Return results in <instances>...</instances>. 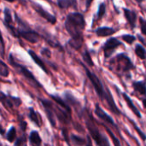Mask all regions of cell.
Listing matches in <instances>:
<instances>
[{
    "instance_id": "obj_30",
    "label": "cell",
    "mask_w": 146,
    "mask_h": 146,
    "mask_svg": "<svg viewBox=\"0 0 146 146\" xmlns=\"http://www.w3.org/2000/svg\"><path fill=\"white\" fill-rule=\"evenodd\" d=\"M139 28L141 33L146 37V20L144 17L140 16L139 17Z\"/></svg>"
},
{
    "instance_id": "obj_6",
    "label": "cell",
    "mask_w": 146,
    "mask_h": 146,
    "mask_svg": "<svg viewBox=\"0 0 146 146\" xmlns=\"http://www.w3.org/2000/svg\"><path fill=\"white\" fill-rule=\"evenodd\" d=\"M110 68L116 72L129 73L132 70L136 69V66L133 64L131 58L126 53H119L114 58L110 61Z\"/></svg>"
},
{
    "instance_id": "obj_1",
    "label": "cell",
    "mask_w": 146,
    "mask_h": 146,
    "mask_svg": "<svg viewBox=\"0 0 146 146\" xmlns=\"http://www.w3.org/2000/svg\"><path fill=\"white\" fill-rule=\"evenodd\" d=\"M66 31L70 36L68 44L74 50H80L84 44V31L86 27L85 15L80 12H71L64 21Z\"/></svg>"
},
{
    "instance_id": "obj_18",
    "label": "cell",
    "mask_w": 146,
    "mask_h": 146,
    "mask_svg": "<svg viewBox=\"0 0 146 146\" xmlns=\"http://www.w3.org/2000/svg\"><path fill=\"white\" fill-rule=\"evenodd\" d=\"M121 96L124 99V101L126 102L127 105L128 106V108L130 109V110L135 115V116L139 119H141L142 118V115L140 113V111L139 110V109L137 108V106L134 104L133 101L132 100V98L126 93V92H122L121 93Z\"/></svg>"
},
{
    "instance_id": "obj_7",
    "label": "cell",
    "mask_w": 146,
    "mask_h": 146,
    "mask_svg": "<svg viewBox=\"0 0 146 146\" xmlns=\"http://www.w3.org/2000/svg\"><path fill=\"white\" fill-rule=\"evenodd\" d=\"M3 24L5 27L6 30L8 31V33L13 38H15L19 39V41L21 42V39H20V37H19V33H18L17 27H15V21L13 19L12 13H11V10L9 9V8L4 7L3 10Z\"/></svg>"
},
{
    "instance_id": "obj_15",
    "label": "cell",
    "mask_w": 146,
    "mask_h": 146,
    "mask_svg": "<svg viewBox=\"0 0 146 146\" xmlns=\"http://www.w3.org/2000/svg\"><path fill=\"white\" fill-rule=\"evenodd\" d=\"M118 30L116 28L111 27H98L95 29V34L98 38H105V37H111L115 33H116Z\"/></svg>"
},
{
    "instance_id": "obj_33",
    "label": "cell",
    "mask_w": 146,
    "mask_h": 146,
    "mask_svg": "<svg viewBox=\"0 0 146 146\" xmlns=\"http://www.w3.org/2000/svg\"><path fill=\"white\" fill-rule=\"evenodd\" d=\"M40 54H41V56H44V57H46V58H50L51 57V50L49 49V48H47V47H44V48H42L41 50H40Z\"/></svg>"
},
{
    "instance_id": "obj_20",
    "label": "cell",
    "mask_w": 146,
    "mask_h": 146,
    "mask_svg": "<svg viewBox=\"0 0 146 146\" xmlns=\"http://www.w3.org/2000/svg\"><path fill=\"white\" fill-rule=\"evenodd\" d=\"M27 110V118L29 119V121L32 123H33L38 128H40L41 127V121H40L38 113L33 107H28Z\"/></svg>"
},
{
    "instance_id": "obj_14",
    "label": "cell",
    "mask_w": 146,
    "mask_h": 146,
    "mask_svg": "<svg viewBox=\"0 0 146 146\" xmlns=\"http://www.w3.org/2000/svg\"><path fill=\"white\" fill-rule=\"evenodd\" d=\"M122 12H123L125 20L127 21V24L130 27V29L133 31L137 27V20L139 19L138 13L135 10L127 9L126 7L122 8Z\"/></svg>"
},
{
    "instance_id": "obj_16",
    "label": "cell",
    "mask_w": 146,
    "mask_h": 146,
    "mask_svg": "<svg viewBox=\"0 0 146 146\" xmlns=\"http://www.w3.org/2000/svg\"><path fill=\"white\" fill-rule=\"evenodd\" d=\"M27 53H28V55L30 56L31 59L36 63V65H37L39 68H41V69L43 70V72H44L45 74H49V69H48V68H47L45 62H44V60L41 59V57H39V56L37 55V53L34 52V50H31V49L27 50Z\"/></svg>"
},
{
    "instance_id": "obj_9",
    "label": "cell",
    "mask_w": 146,
    "mask_h": 146,
    "mask_svg": "<svg viewBox=\"0 0 146 146\" xmlns=\"http://www.w3.org/2000/svg\"><path fill=\"white\" fill-rule=\"evenodd\" d=\"M123 45V43L119 40L117 38L110 37L102 45L101 49L104 52V56L105 59H109L112 56L117 48Z\"/></svg>"
},
{
    "instance_id": "obj_12",
    "label": "cell",
    "mask_w": 146,
    "mask_h": 146,
    "mask_svg": "<svg viewBox=\"0 0 146 146\" xmlns=\"http://www.w3.org/2000/svg\"><path fill=\"white\" fill-rule=\"evenodd\" d=\"M0 101L1 104L8 110L17 109L22 104V101L20 98L11 96L10 94H5L3 92H1Z\"/></svg>"
},
{
    "instance_id": "obj_26",
    "label": "cell",
    "mask_w": 146,
    "mask_h": 146,
    "mask_svg": "<svg viewBox=\"0 0 146 146\" xmlns=\"http://www.w3.org/2000/svg\"><path fill=\"white\" fill-rule=\"evenodd\" d=\"M81 56H82V60L83 62L88 66V67H94V62L92 58V56L90 54V51L87 49H85V50L81 53Z\"/></svg>"
},
{
    "instance_id": "obj_2",
    "label": "cell",
    "mask_w": 146,
    "mask_h": 146,
    "mask_svg": "<svg viewBox=\"0 0 146 146\" xmlns=\"http://www.w3.org/2000/svg\"><path fill=\"white\" fill-rule=\"evenodd\" d=\"M79 63L84 68L86 75L87 79L89 80V81L91 82V84H92L93 89L95 90V92L98 95V98L101 101H103V102H104L106 104L108 109L110 110V111L111 113H113L115 115H122V112L117 107L110 90H109L105 86L104 82L100 80V78L96 74L92 73L88 68V67L86 66V64H85L84 62H82L79 61Z\"/></svg>"
},
{
    "instance_id": "obj_40",
    "label": "cell",
    "mask_w": 146,
    "mask_h": 146,
    "mask_svg": "<svg viewBox=\"0 0 146 146\" xmlns=\"http://www.w3.org/2000/svg\"><path fill=\"white\" fill-rule=\"evenodd\" d=\"M135 1H136L139 4H141L143 2H145V0H135Z\"/></svg>"
},
{
    "instance_id": "obj_21",
    "label": "cell",
    "mask_w": 146,
    "mask_h": 146,
    "mask_svg": "<svg viewBox=\"0 0 146 146\" xmlns=\"http://www.w3.org/2000/svg\"><path fill=\"white\" fill-rule=\"evenodd\" d=\"M56 5L61 9H68L73 8L77 9V0H56Z\"/></svg>"
},
{
    "instance_id": "obj_22",
    "label": "cell",
    "mask_w": 146,
    "mask_h": 146,
    "mask_svg": "<svg viewBox=\"0 0 146 146\" xmlns=\"http://www.w3.org/2000/svg\"><path fill=\"white\" fill-rule=\"evenodd\" d=\"M28 142L31 145L39 146L42 145V139L37 130H32L30 132L28 136Z\"/></svg>"
},
{
    "instance_id": "obj_3",
    "label": "cell",
    "mask_w": 146,
    "mask_h": 146,
    "mask_svg": "<svg viewBox=\"0 0 146 146\" xmlns=\"http://www.w3.org/2000/svg\"><path fill=\"white\" fill-rule=\"evenodd\" d=\"M81 117L84 118L86 127L89 132V135L92 137V140L95 142V144L97 145L103 146L110 145L108 138L104 134H103L99 131L98 126H96V122H95V120L93 118V115L91 114V112L88 110H86V107L83 108Z\"/></svg>"
},
{
    "instance_id": "obj_19",
    "label": "cell",
    "mask_w": 146,
    "mask_h": 146,
    "mask_svg": "<svg viewBox=\"0 0 146 146\" xmlns=\"http://www.w3.org/2000/svg\"><path fill=\"white\" fill-rule=\"evenodd\" d=\"M92 137L91 136H87L86 139L85 138H82L81 136L76 135V134H71L70 135V140H71V144L74 145H92Z\"/></svg>"
},
{
    "instance_id": "obj_13",
    "label": "cell",
    "mask_w": 146,
    "mask_h": 146,
    "mask_svg": "<svg viewBox=\"0 0 146 146\" xmlns=\"http://www.w3.org/2000/svg\"><path fill=\"white\" fill-rule=\"evenodd\" d=\"M62 97L64 98V99L66 100V102L73 108H74L77 110V114L80 117H81L82 115V111H83V108L81 107V104L80 102L77 99L76 97L74 96V94L70 92V91H65L62 94Z\"/></svg>"
},
{
    "instance_id": "obj_38",
    "label": "cell",
    "mask_w": 146,
    "mask_h": 146,
    "mask_svg": "<svg viewBox=\"0 0 146 146\" xmlns=\"http://www.w3.org/2000/svg\"><path fill=\"white\" fill-rule=\"evenodd\" d=\"M141 102H142V104L144 106V108L146 110V97H144V98H140Z\"/></svg>"
},
{
    "instance_id": "obj_32",
    "label": "cell",
    "mask_w": 146,
    "mask_h": 146,
    "mask_svg": "<svg viewBox=\"0 0 146 146\" xmlns=\"http://www.w3.org/2000/svg\"><path fill=\"white\" fill-rule=\"evenodd\" d=\"M62 139L65 141V143L68 145H71V140H70V137L68 135V130H67L66 127L62 128Z\"/></svg>"
},
{
    "instance_id": "obj_5",
    "label": "cell",
    "mask_w": 146,
    "mask_h": 146,
    "mask_svg": "<svg viewBox=\"0 0 146 146\" xmlns=\"http://www.w3.org/2000/svg\"><path fill=\"white\" fill-rule=\"evenodd\" d=\"M8 62L14 68V69L15 70V72L17 74H19L20 75H21L22 77H24V79L34 88L36 89H41V88H44L43 85L36 79V77L34 76V74L24 65H22L21 63L18 62L13 53H9V56H8Z\"/></svg>"
},
{
    "instance_id": "obj_31",
    "label": "cell",
    "mask_w": 146,
    "mask_h": 146,
    "mask_svg": "<svg viewBox=\"0 0 146 146\" xmlns=\"http://www.w3.org/2000/svg\"><path fill=\"white\" fill-rule=\"evenodd\" d=\"M104 128L106 129V131L109 133V134L110 135V138H111V139L113 140V143H114V145H121V142L119 141V139L113 134V133H112V131L108 127V125H106V124H104Z\"/></svg>"
},
{
    "instance_id": "obj_37",
    "label": "cell",
    "mask_w": 146,
    "mask_h": 146,
    "mask_svg": "<svg viewBox=\"0 0 146 146\" xmlns=\"http://www.w3.org/2000/svg\"><path fill=\"white\" fill-rule=\"evenodd\" d=\"M92 2H93V0H86V9H85V11H88V9H89V8L91 7Z\"/></svg>"
},
{
    "instance_id": "obj_29",
    "label": "cell",
    "mask_w": 146,
    "mask_h": 146,
    "mask_svg": "<svg viewBox=\"0 0 146 146\" xmlns=\"http://www.w3.org/2000/svg\"><path fill=\"white\" fill-rule=\"evenodd\" d=\"M27 138L25 134V133H22V135L20 137H17L16 140L14 143V145H27Z\"/></svg>"
},
{
    "instance_id": "obj_17",
    "label": "cell",
    "mask_w": 146,
    "mask_h": 146,
    "mask_svg": "<svg viewBox=\"0 0 146 146\" xmlns=\"http://www.w3.org/2000/svg\"><path fill=\"white\" fill-rule=\"evenodd\" d=\"M133 91L139 95V98L146 97V80H133L132 82Z\"/></svg>"
},
{
    "instance_id": "obj_10",
    "label": "cell",
    "mask_w": 146,
    "mask_h": 146,
    "mask_svg": "<svg viewBox=\"0 0 146 146\" xmlns=\"http://www.w3.org/2000/svg\"><path fill=\"white\" fill-rule=\"evenodd\" d=\"M30 2V4L33 8V9L41 17L43 18L44 21H46L48 23H50V25H56V22H57V18L55 15L50 13L49 11L45 10L44 8L39 4L37 2H34L33 0H29Z\"/></svg>"
},
{
    "instance_id": "obj_27",
    "label": "cell",
    "mask_w": 146,
    "mask_h": 146,
    "mask_svg": "<svg viewBox=\"0 0 146 146\" xmlns=\"http://www.w3.org/2000/svg\"><path fill=\"white\" fill-rule=\"evenodd\" d=\"M121 38L125 42L127 43V44L129 45H132L136 40H137V37L135 35H133V34H129V33H126V34H123L121 36Z\"/></svg>"
},
{
    "instance_id": "obj_28",
    "label": "cell",
    "mask_w": 146,
    "mask_h": 146,
    "mask_svg": "<svg viewBox=\"0 0 146 146\" xmlns=\"http://www.w3.org/2000/svg\"><path fill=\"white\" fill-rule=\"evenodd\" d=\"M0 76L2 78H8L9 76V69L7 64L2 60L0 64Z\"/></svg>"
},
{
    "instance_id": "obj_11",
    "label": "cell",
    "mask_w": 146,
    "mask_h": 146,
    "mask_svg": "<svg viewBox=\"0 0 146 146\" xmlns=\"http://www.w3.org/2000/svg\"><path fill=\"white\" fill-rule=\"evenodd\" d=\"M94 113L96 115V116L98 118H99L101 121H103L104 122V124L108 125V126H110L112 127H114L115 129L117 130V132L120 133V129L117 126V124L115 122L114 119L107 113L105 112V110L101 108V106L99 105V104H95V110H94Z\"/></svg>"
},
{
    "instance_id": "obj_35",
    "label": "cell",
    "mask_w": 146,
    "mask_h": 146,
    "mask_svg": "<svg viewBox=\"0 0 146 146\" xmlns=\"http://www.w3.org/2000/svg\"><path fill=\"white\" fill-rule=\"evenodd\" d=\"M5 50V43H4V39L3 37L1 38V57L2 59L4 58V50Z\"/></svg>"
},
{
    "instance_id": "obj_4",
    "label": "cell",
    "mask_w": 146,
    "mask_h": 146,
    "mask_svg": "<svg viewBox=\"0 0 146 146\" xmlns=\"http://www.w3.org/2000/svg\"><path fill=\"white\" fill-rule=\"evenodd\" d=\"M15 15V21L16 22V27L18 29V33H19V37L20 39H25L26 41L31 43V44H37L38 42H39L41 38V34L37 32L36 30L33 29L30 27V26L24 21L16 12L14 13Z\"/></svg>"
},
{
    "instance_id": "obj_36",
    "label": "cell",
    "mask_w": 146,
    "mask_h": 146,
    "mask_svg": "<svg viewBox=\"0 0 146 146\" xmlns=\"http://www.w3.org/2000/svg\"><path fill=\"white\" fill-rule=\"evenodd\" d=\"M3 1H5V2H8V3H14V2H20V3L22 5V6H27V1L26 0H3Z\"/></svg>"
},
{
    "instance_id": "obj_24",
    "label": "cell",
    "mask_w": 146,
    "mask_h": 146,
    "mask_svg": "<svg viewBox=\"0 0 146 146\" xmlns=\"http://www.w3.org/2000/svg\"><path fill=\"white\" fill-rule=\"evenodd\" d=\"M106 4L104 2H100L98 5V11L95 15V17L93 20L96 19V21H99L101 19H103L105 15H106Z\"/></svg>"
},
{
    "instance_id": "obj_23",
    "label": "cell",
    "mask_w": 146,
    "mask_h": 146,
    "mask_svg": "<svg viewBox=\"0 0 146 146\" xmlns=\"http://www.w3.org/2000/svg\"><path fill=\"white\" fill-rule=\"evenodd\" d=\"M16 139H17L16 128L14 126H11L9 127V129L5 133V139L10 144H14L15 141L16 140Z\"/></svg>"
},
{
    "instance_id": "obj_39",
    "label": "cell",
    "mask_w": 146,
    "mask_h": 146,
    "mask_svg": "<svg viewBox=\"0 0 146 146\" xmlns=\"http://www.w3.org/2000/svg\"><path fill=\"white\" fill-rule=\"evenodd\" d=\"M0 133H1V135H2L3 137L4 136V133H5V130H4V128H3L2 126H1V131H0Z\"/></svg>"
},
{
    "instance_id": "obj_34",
    "label": "cell",
    "mask_w": 146,
    "mask_h": 146,
    "mask_svg": "<svg viewBox=\"0 0 146 146\" xmlns=\"http://www.w3.org/2000/svg\"><path fill=\"white\" fill-rule=\"evenodd\" d=\"M19 126H20V129H21V133H25V132L27 131V121H24V120H23V118H22V117H21V119L20 120V124H19Z\"/></svg>"
},
{
    "instance_id": "obj_8",
    "label": "cell",
    "mask_w": 146,
    "mask_h": 146,
    "mask_svg": "<svg viewBox=\"0 0 146 146\" xmlns=\"http://www.w3.org/2000/svg\"><path fill=\"white\" fill-rule=\"evenodd\" d=\"M38 102L40 103V104L42 105V108L44 111V114L50 124V126L52 127H56V109H55V104L47 99V98H38Z\"/></svg>"
},
{
    "instance_id": "obj_25",
    "label": "cell",
    "mask_w": 146,
    "mask_h": 146,
    "mask_svg": "<svg viewBox=\"0 0 146 146\" xmlns=\"http://www.w3.org/2000/svg\"><path fill=\"white\" fill-rule=\"evenodd\" d=\"M135 55L141 60H146V49L141 44H136L134 47Z\"/></svg>"
}]
</instances>
